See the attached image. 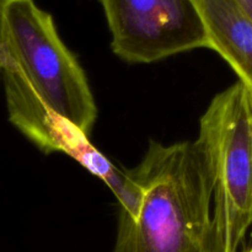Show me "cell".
I'll return each mask as SVG.
<instances>
[{
  "label": "cell",
  "mask_w": 252,
  "mask_h": 252,
  "mask_svg": "<svg viewBox=\"0 0 252 252\" xmlns=\"http://www.w3.org/2000/svg\"><path fill=\"white\" fill-rule=\"evenodd\" d=\"M127 172L139 204L134 216L120 211L113 252H234L214 221L213 177L196 140H150Z\"/></svg>",
  "instance_id": "obj_1"
},
{
  "label": "cell",
  "mask_w": 252,
  "mask_h": 252,
  "mask_svg": "<svg viewBox=\"0 0 252 252\" xmlns=\"http://www.w3.org/2000/svg\"><path fill=\"white\" fill-rule=\"evenodd\" d=\"M0 76L90 134L97 108L88 79L59 37L53 17L34 0L2 1Z\"/></svg>",
  "instance_id": "obj_2"
},
{
  "label": "cell",
  "mask_w": 252,
  "mask_h": 252,
  "mask_svg": "<svg viewBox=\"0 0 252 252\" xmlns=\"http://www.w3.org/2000/svg\"><path fill=\"white\" fill-rule=\"evenodd\" d=\"M213 177V218L231 251L252 225V90L241 81L217 94L196 139Z\"/></svg>",
  "instance_id": "obj_3"
},
{
  "label": "cell",
  "mask_w": 252,
  "mask_h": 252,
  "mask_svg": "<svg viewBox=\"0 0 252 252\" xmlns=\"http://www.w3.org/2000/svg\"><path fill=\"white\" fill-rule=\"evenodd\" d=\"M113 53L128 63H154L208 48L194 0H100Z\"/></svg>",
  "instance_id": "obj_4"
},
{
  "label": "cell",
  "mask_w": 252,
  "mask_h": 252,
  "mask_svg": "<svg viewBox=\"0 0 252 252\" xmlns=\"http://www.w3.org/2000/svg\"><path fill=\"white\" fill-rule=\"evenodd\" d=\"M208 37V49L231 66L252 90V21L234 0H194Z\"/></svg>",
  "instance_id": "obj_5"
},
{
  "label": "cell",
  "mask_w": 252,
  "mask_h": 252,
  "mask_svg": "<svg viewBox=\"0 0 252 252\" xmlns=\"http://www.w3.org/2000/svg\"><path fill=\"white\" fill-rule=\"evenodd\" d=\"M238 6L248 15L252 21V0H234Z\"/></svg>",
  "instance_id": "obj_6"
},
{
  "label": "cell",
  "mask_w": 252,
  "mask_h": 252,
  "mask_svg": "<svg viewBox=\"0 0 252 252\" xmlns=\"http://www.w3.org/2000/svg\"><path fill=\"white\" fill-rule=\"evenodd\" d=\"M2 1H4V0H0V42H1V11H2Z\"/></svg>",
  "instance_id": "obj_7"
},
{
  "label": "cell",
  "mask_w": 252,
  "mask_h": 252,
  "mask_svg": "<svg viewBox=\"0 0 252 252\" xmlns=\"http://www.w3.org/2000/svg\"><path fill=\"white\" fill-rule=\"evenodd\" d=\"M245 252H252V250H251V249H250V248H249V249H248V250H246Z\"/></svg>",
  "instance_id": "obj_8"
},
{
  "label": "cell",
  "mask_w": 252,
  "mask_h": 252,
  "mask_svg": "<svg viewBox=\"0 0 252 252\" xmlns=\"http://www.w3.org/2000/svg\"><path fill=\"white\" fill-rule=\"evenodd\" d=\"M250 249H251V250H252V244H251V246H250Z\"/></svg>",
  "instance_id": "obj_9"
}]
</instances>
